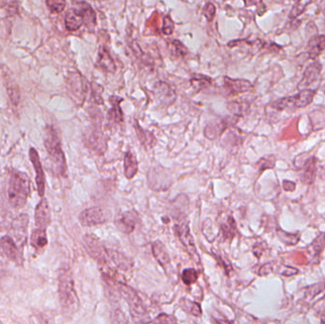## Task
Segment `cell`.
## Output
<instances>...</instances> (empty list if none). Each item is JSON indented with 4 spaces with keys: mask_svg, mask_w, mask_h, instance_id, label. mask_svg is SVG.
<instances>
[{
    "mask_svg": "<svg viewBox=\"0 0 325 324\" xmlns=\"http://www.w3.org/2000/svg\"><path fill=\"white\" fill-rule=\"evenodd\" d=\"M58 293L63 313L67 316H72L79 308V300L74 288L72 273L68 267L62 268L59 272Z\"/></svg>",
    "mask_w": 325,
    "mask_h": 324,
    "instance_id": "1",
    "label": "cell"
},
{
    "mask_svg": "<svg viewBox=\"0 0 325 324\" xmlns=\"http://www.w3.org/2000/svg\"><path fill=\"white\" fill-rule=\"evenodd\" d=\"M44 144L47 148L50 170L56 175L63 176L67 172V162L63 152L61 141L54 126H48L45 130Z\"/></svg>",
    "mask_w": 325,
    "mask_h": 324,
    "instance_id": "2",
    "label": "cell"
},
{
    "mask_svg": "<svg viewBox=\"0 0 325 324\" xmlns=\"http://www.w3.org/2000/svg\"><path fill=\"white\" fill-rule=\"evenodd\" d=\"M30 192V182L23 172H14L10 174L8 198L10 206L20 208L25 206Z\"/></svg>",
    "mask_w": 325,
    "mask_h": 324,
    "instance_id": "3",
    "label": "cell"
},
{
    "mask_svg": "<svg viewBox=\"0 0 325 324\" xmlns=\"http://www.w3.org/2000/svg\"><path fill=\"white\" fill-rule=\"evenodd\" d=\"M117 288L128 304L130 312L134 322H150L148 313L146 312L144 305L135 290L122 282H117Z\"/></svg>",
    "mask_w": 325,
    "mask_h": 324,
    "instance_id": "4",
    "label": "cell"
},
{
    "mask_svg": "<svg viewBox=\"0 0 325 324\" xmlns=\"http://www.w3.org/2000/svg\"><path fill=\"white\" fill-rule=\"evenodd\" d=\"M315 96L316 90H302L296 96L278 99L271 106L277 110H284L287 108H302L310 105Z\"/></svg>",
    "mask_w": 325,
    "mask_h": 324,
    "instance_id": "5",
    "label": "cell"
},
{
    "mask_svg": "<svg viewBox=\"0 0 325 324\" xmlns=\"http://www.w3.org/2000/svg\"><path fill=\"white\" fill-rule=\"evenodd\" d=\"M84 244L88 255L94 258L100 266L102 267L108 266V249L99 238L92 234H88L84 237Z\"/></svg>",
    "mask_w": 325,
    "mask_h": 324,
    "instance_id": "6",
    "label": "cell"
},
{
    "mask_svg": "<svg viewBox=\"0 0 325 324\" xmlns=\"http://www.w3.org/2000/svg\"><path fill=\"white\" fill-rule=\"evenodd\" d=\"M174 231L177 235V237L180 238L182 246L186 249L188 253L190 255L192 260L199 264L201 260L199 257V254L197 252V248L194 242V238L192 237V233L188 224L182 222V224H175L174 226Z\"/></svg>",
    "mask_w": 325,
    "mask_h": 324,
    "instance_id": "7",
    "label": "cell"
},
{
    "mask_svg": "<svg viewBox=\"0 0 325 324\" xmlns=\"http://www.w3.org/2000/svg\"><path fill=\"white\" fill-rule=\"evenodd\" d=\"M138 222H139V216L137 212H135L134 210H130L116 217L115 226L119 231L128 235L135 230Z\"/></svg>",
    "mask_w": 325,
    "mask_h": 324,
    "instance_id": "8",
    "label": "cell"
},
{
    "mask_svg": "<svg viewBox=\"0 0 325 324\" xmlns=\"http://www.w3.org/2000/svg\"><path fill=\"white\" fill-rule=\"evenodd\" d=\"M79 220L83 226H94L105 222L103 210L98 206H94L81 212Z\"/></svg>",
    "mask_w": 325,
    "mask_h": 324,
    "instance_id": "9",
    "label": "cell"
},
{
    "mask_svg": "<svg viewBox=\"0 0 325 324\" xmlns=\"http://www.w3.org/2000/svg\"><path fill=\"white\" fill-rule=\"evenodd\" d=\"M322 68V66L320 62L315 61V62L311 63L308 67L306 68V70L304 72L302 79L298 84V88L306 90V88H309V86H313L315 83H316L318 81L320 76Z\"/></svg>",
    "mask_w": 325,
    "mask_h": 324,
    "instance_id": "10",
    "label": "cell"
},
{
    "mask_svg": "<svg viewBox=\"0 0 325 324\" xmlns=\"http://www.w3.org/2000/svg\"><path fill=\"white\" fill-rule=\"evenodd\" d=\"M30 159L34 164V168L36 172V181L38 184V190L39 196H43L45 194V174L43 172V168L41 164V161L39 158L38 152L32 148L30 150Z\"/></svg>",
    "mask_w": 325,
    "mask_h": 324,
    "instance_id": "11",
    "label": "cell"
},
{
    "mask_svg": "<svg viewBox=\"0 0 325 324\" xmlns=\"http://www.w3.org/2000/svg\"><path fill=\"white\" fill-rule=\"evenodd\" d=\"M224 86L230 94H238L246 92L252 90L253 85L246 79H232L230 77H224Z\"/></svg>",
    "mask_w": 325,
    "mask_h": 324,
    "instance_id": "12",
    "label": "cell"
},
{
    "mask_svg": "<svg viewBox=\"0 0 325 324\" xmlns=\"http://www.w3.org/2000/svg\"><path fill=\"white\" fill-rule=\"evenodd\" d=\"M76 8L81 14L84 25L88 30L92 32L96 26V14L92 7L88 3L81 1V2H77L76 4Z\"/></svg>",
    "mask_w": 325,
    "mask_h": 324,
    "instance_id": "13",
    "label": "cell"
},
{
    "mask_svg": "<svg viewBox=\"0 0 325 324\" xmlns=\"http://www.w3.org/2000/svg\"><path fill=\"white\" fill-rule=\"evenodd\" d=\"M102 134L94 130L86 134L85 139L86 146L98 154H103L106 150V143Z\"/></svg>",
    "mask_w": 325,
    "mask_h": 324,
    "instance_id": "14",
    "label": "cell"
},
{
    "mask_svg": "<svg viewBox=\"0 0 325 324\" xmlns=\"http://www.w3.org/2000/svg\"><path fill=\"white\" fill-rule=\"evenodd\" d=\"M154 94L157 97L159 101H161L162 104L170 105L176 99V94L172 88V86L164 82H157L154 85Z\"/></svg>",
    "mask_w": 325,
    "mask_h": 324,
    "instance_id": "15",
    "label": "cell"
},
{
    "mask_svg": "<svg viewBox=\"0 0 325 324\" xmlns=\"http://www.w3.org/2000/svg\"><path fill=\"white\" fill-rule=\"evenodd\" d=\"M36 224L39 228L46 229L50 222V212L47 200H42L36 210Z\"/></svg>",
    "mask_w": 325,
    "mask_h": 324,
    "instance_id": "16",
    "label": "cell"
},
{
    "mask_svg": "<svg viewBox=\"0 0 325 324\" xmlns=\"http://www.w3.org/2000/svg\"><path fill=\"white\" fill-rule=\"evenodd\" d=\"M325 50V36L324 34H316L311 38L308 46H307V54L311 59L318 58L322 52Z\"/></svg>",
    "mask_w": 325,
    "mask_h": 324,
    "instance_id": "17",
    "label": "cell"
},
{
    "mask_svg": "<svg viewBox=\"0 0 325 324\" xmlns=\"http://www.w3.org/2000/svg\"><path fill=\"white\" fill-rule=\"evenodd\" d=\"M108 262H112L115 266L122 271H128L134 266L132 262L128 258L126 257L124 254L118 251L108 249Z\"/></svg>",
    "mask_w": 325,
    "mask_h": 324,
    "instance_id": "18",
    "label": "cell"
},
{
    "mask_svg": "<svg viewBox=\"0 0 325 324\" xmlns=\"http://www.w3.org/2000/svg\"><path fill=\"white\" fill-rule=\"evenodd\" d=\"M97 67L100 68L106 72H114L116 70L114 61L110 54V52L105 48L101 47L99 50L97 58Z\"/></svg>",
    "mask_w": 325,
    "mask_h": 324,
    "instance_id": "19",
    "label": "cell"
},
{
    "mask_svg": "<svg viewBox=\"0 0 325 324\" xmlns=\"http://www.w3.org/2000/svg\"><path fill=\"white\" fill-rule=\"evenodd\" d=\"M316 159L314 156L309 157L306 162L302 164V182L306 184H311L315 181L316 175Z\"/></svg>",
    "mask_w": 325,
    "mask_h": 324,
    "instance_id": "20",
    "label": "cell"
},
{
    "mask_svg": "<svg viewBox=\"0 0 325 324\" xmlns=\"http://www.w3.org/2000/svg\"><path fill=\"white\" fill-rule=\"evenodd\" d=\"M0 248L7 258L12 260L16 262L18 258V249L16 248L14 240L9 236H4L0 240Z\"/></svg>",
    "mask_w": 325,
    "mask_h": 324,
    "instance_id": "21",
    "label": "cell"
},
{
    "mask_svg": "<svg viewBox=\"0 0 325 324\" xmlns=\"http://www.w3.org/2000/svg\"><path fill=\"white\" fill-rule=\"evenodd\" d=\"M83 24V18L76 7L68 10L65 16V25L68 30H77Z\"/></svg>",
    "mask_w": 325,
    "mask_h": 324,
    "instance_id": "22",
    "label": "cell"
},
{
    "mask_svg": "<svg viewBox=\"0 0 325 324\" xmlns=\"http://www.w3.org/2000/svg\"><path fill=\"white\" fill-rule=\"evenodd\" d=\"M124 176L128 179H132L138 172V162L134 152H128L124 156Z\"/></svg>",
    "mask_w": 325,
    "mask_h": 324,
    "instance_id": "23",
    "label": "cell"
},
{
    "mask_svg": "<svg viewBox=\"0 0 325 324\" xmlns=\"http://www.w3.org/2000/svg\"><path fill=\"white\" fill-rule=\"evenodd\" d=\"M30 244L36 248L38 251H41L47 246L48 244V237L46 233V229H34L30 235Z\"/></svg>",
    "mask_w": 325,
    "mask_h": 324,
    "instance_id": "24",
    "label": "cell"
},
{
    "mask_svg": "<svg viewBox=\"0 0 325 324\" xmlns=\"http://www.w3.org/2000/svg\"><path fill=\"white\" fill-rule=\"evenodd\" d=\"M152 253L153 256L156 258V260L162 266H166L170 262V258L160 240H156L153 242L152 244Z\"/></svg>",
    "mask_w": 325,
    "mask_h": 324,
    "instance_id": "25",
    "label": "cell"
},
{
    "mask_svg": "<svg viewBox=\"0 0 325 324\" xmlns=\"http://www.w3.org/2000/svg\"><path fill=\"white\" fill-rule=\"evenodd\" d=\"M123 101L122 98L118 96H110V102L112 104V110L108 112V120L114 123H120L123 121V112L120 108V103Z\"/></svg>",
    "mask_w": 325,
    "mask_h": 324,
    "instance_id": "26",
    "label": "cell"
},
{
    "mask_svg": "<svg viewBox=\"0 0 325 324\" xmlns=\"http://www.w3.org/2000/svg\"><path fill=\"white\" fill-rule=\"evenodd\" d=\"M190 83L195 92H199L212 85V79L210 77L202 74H193L190 78Z\"/></svg>",
    "mask_w": 325,
    "mask_h": 324,
    "instance_id": "27",
    "label": "cell"
},
{
    "mask_svg": "<svg viewBox=\"0 0 325 324\" xmlns=\"http://www.w3.org/2000/svg\"><path fill=\"white\" fill-rule=\"evenodd\" d=\"M220 230L224 238L232 240L235 237L237 233V226L232 216H230L224 222L220 224Z\"/></svg>",
    "mask_w": 325,
    "mask_h": 324,
    "instance_id": "28",
    "label": "cell"
},
{
    "mask_svg": "<svg viewBox=\"0 0 325 324\" xmlns=\"http://www.w3.org/2000/svg\"><path fill=\"white\" fill-rule=\"evenodd\" d=\"M135 130H136V134L138 136V139H139V141L141 142L144 146H146V148H152L154 144L156 143V139H155V137L153 136L152 134H150L146 130H144L138 124H136Z\"/></svg>",
    "mask_w": 325,
    "mask_h": 324,
    "instance_id": "29",
    "label": "cell"
},
{
    "mask_svg": "<svg viewBox=\"0 0 325 324\" xmlns=\"http://www.w3.org/2000/svg\"><path fill=\"white\" fill-rule=\"evenodd\" d=\"M325 248V232L320 233L310 244L311 256L318 258L320 256Z\"/></svg>",
    "mask_w": 325,
    "mask_h": 324,
    "instance_id": "30",
    "label": "cell"
},
{
    "mask_svg": "<svg viewBox=\"0 0 325 324\" xmlns=\"http://www.w3.org/2000/svg\"><path fill=\"white\" fill-rule=\"evenodd\" d=\"M278 237L286 246H295L300 238V233H287L282 229H278Z\"/></svg>",
    "mask_w": 325,
    "mask_h": 324,
    "instance_id": "31",
    "label": "cell"
},
{
    "mask_svg": "<svg viewBox=\"0 0 325 324\" xmlns=\"http://www.w3.org/2000/svg\"><path fill=\"white\" fill-rule=\"evenodd\" d=\"M170 50L173 56L175 58H184L188 54V48L184 46L181 41L175 39L170 42Z\"/></svg>",
    "mask_w": 325,
    "mask_h": 324,
    "instance_id": "32",
    "label": "cell"
},
{
    "mask_svg": "<svg viewBox=\"0 0 325 324\" xmlns=\"http://www.w3.org/2000/svg\"><path fill=\"white\" fill-rule=\"evenodd\" d=\"M182 280L184 284L192 286L198 280V272L193 268H188L182 272Z\"/></svg>",
    "mask_w": 325,
    "mask_h": 324,
    "instance_id": "33",
    "label": "cell"
},
{
    "mask_svg": "<svg viewBox=\"0 0 325 324\" xmlns=\"http://www.w3.org/2000/svg\"><path fill=\"white\" fill-rule=\"evenodd\" d=\"M48 10L54 14H60L66 7V0H46Z\"/></svg>",
    "mask_w": 325,
    "mask_h": 324,
    "instance_id": "34",
    "label": "cell"
},
{
    "mask_svg": "<svg viewBox=\"0 0 325 324\" xmlns=\"http://www.w3.org/2000/svg\"><path fill=\"white\" fill-rule=\"evenodd\" d=\"M310 2H311V0H298L290 12V18H296L300 14H302L304 12V10H306V6Z\"/></svg>",
    "mask_w": 325,
    "mask_h": 324,
    "instance_id": "35",
    "label": "cell"
},
{
    "mask_svg": "<svg viewBox=\"0 0 325 324\" xmlns=\"http://www.w3.org/2000/svg\"><path fill=\"white\" fill-rule=\"evenodd\" d=\"M174 30V22L170 16H166L162 18V32L166 36L172 34Z\"/></svg>",
    "mask_w": 325,
    "mask_h": 324,
    "instance_id": "36",
    "label": "cell"
},
{
    "mask_svg": "<svg viewBox=\"0 0 325 324\" xmlns=\"http://www.w3.org/2000/svg\"><path fill=\"white\" fill-rule=\"evenodd\" d=\"M274 166H275V158H274V156L262 158L258 162V166L260 172H262V170H264L273 168Z\"/></svg>",
    "mask_w": 325,
    "mask_h": 324,
    "instance_id": "37",
    "label": "cell"
},
{
    "mask_svg": "<svg viewBox=\"0 0 325 324\" xmlns=\"http://www.w3.org/2000/svg\"><path fill=\"white\" fill-rule=\"evenodd\" d=\"M202 14L208 22H210V21L214 20V16H215V14H216V8L212 3L208 2L204 6Z\"/></svg>",
    "mask_w": 325,
    "mask_h": 324,
    "instance_id": "38",
    "label": "cell"
},
{
    "mask_svg": "<svg viewBox=\"0 0 325 324\" xmlns=\"http://www.w3.org/2000/svg\"><path fill=\"white\" fill-rule=\"evenodd\" d=\"M92 96L94 97L96 103L97 104H103V97H102L103 86L94 83V84L92 85Z\"/></svg>",
    "mask_w": 325,
    "mask_h": 324,
    "instance_id": "39",
    "label": "cell"
},
{
    "mask_svg": "<svg viewBox=\"0 0 325 324\" xmlns=\"http://www.w3.org/2000/svg\"><path fill=\"white\" fill-rule=\"evenodd\" d=\"M152 322H156V324H175L177 322V320L168 314H159L155 320H152Z\"/></svg>",
    "mask_w": 325,
    "mask_h": 324,
    "instance_id": "40",
    "label": "cell"
},
{
    "mask_svg": "<svg viewBox=\"0 0 325 324\" xmlns=\"http://www.w3.org/2000/svg\"><path fill=\"white\" fill-rule=\"evenodd\" d=\"M188 304L190 306V307L186 306V310H188L190 313L193 314V316H200L202 314V311L201 307L199 306V304H195V302H188Z\"/></svg>",
    "mask_w": 325,
    "mask_h": 324,
    "instance_id": "41",
    "label": "cell"
},
{
    "mask_svg": "<svg viewBox=\"0 0 325 324\" xmlns=\"http://www.w3.org/2000/svg\"><path fill=\"white\" fill-rule=\"evenodd\" d=\"M272 271H273V266H272L271 262L270 264H264V266L260 267V272H258V275L260 276H266L269 273H271Z\"/></svg>",
    "mask_w": 325,
    "mask_h": 324,
    "instance_id": "42",
    "label": "cell"
},
{
    "mask_svg": "<svg viewBox=\"0 0 325 324\" xmlns=\"http://www.w3.org/2000/svg\"><path fill=\"white\" fill-rule=\"evenodd\" d=\"M284 190L286 191H294L296 188V184L292 181H284L282 182Z\"/></svg>",
    "mask_w": 325,
    "mask_h": 324,
    "instance_id": "43",
    "label": "cell"
},
{
    "mask_svg": "<svg viewBox=\"0 0 325 324\" xmlns=\"http://www.w3.org/2000/svg\"><path fill=\"white\" fill-rule=\"evenodd\" d=\"M244 5L246 7H249V6H258V5L262 4V0H244Z\"/></svg>",
    "mask_w": 325,
    "mask_h": 324,
    "instance_id": "44",
    "label": "cell"
},
{
    "mask_svg": "<svg viewBox=\"0 0 325 324\" xmlns=\"http://www.w3.org/2000/svg\"><path fill=\"white\" fill-rule=\"evenodd\" d=\"M322 92L325 94V84L322 86Z\"/></svg>",
    "mask_w": 325,
    "mask_h": 324,
    "instance_id": "45",
    "label": "cell"
}]
</instances>
